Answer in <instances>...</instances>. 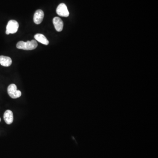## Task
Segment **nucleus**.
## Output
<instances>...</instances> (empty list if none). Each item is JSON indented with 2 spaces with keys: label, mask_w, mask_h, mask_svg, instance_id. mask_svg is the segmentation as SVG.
Masks as SVG:
<instances>
[{
  "label": "nucleus",
  "mask_w": 158,
  "mask_h": 158,
  "mask_svg": "<svg viewBox=\"0 0 158 158\" xmlns=\"http://www.w3.org/2000/svg\"><path fill=\"white\" fill-rule=\"evenodd\" d=\"M37 42L35 40H32L31 41L24 42L20 41L18 42L16 45L17 48L24 50H32L35 49L37 47Z\"/></svg>",
  "instance_id": "obj_1"
},
{
  "label": "nucleus",
  "mask_w": 158,
  "mask_h": 158,
  "mask_svg": "<svg viewBox=\"0 0 158 158\" xmlns=\"http://www.w3.org/2000/svg\"><path fill=\"white\" fill-rule=\"evenodd\" d=\"M19 27V24L16 21L11 20L8 22L6 26L7 34H15L17 32Z\"/></svg>",
  "instance_id": "obj_2"
},
{
  "label": "nucleus",
  "mask_w": 158,
  "mask_h": 158,
  "mask_svg": "<svg viewBox=\"0 0 158 158\" xmlns=\"http://www.w3.org/2000/svg\"><path fill=\"white\" fill-rule=\"evenodd\" d=\"M7 93L10 97L12 98L16 99L21 97V92L17 90L16 84H11L7 87Z\"/></svg>",
  "instance_id": "obj_3"
},
{
  "label": "nucleus",
  "mask_w": 158,
  "mask_h": 158,
  "mask_svg": "<svg viewBox=\"0 0 158 158\" xmlns=\"http://www.w3.org/2000/svg\"><path fill=\"white\" fill-rule=\"evenodd\" d=\"M56 13L59 16L65 17H67L69 15L67 7L64 3H61L59 4L56 9Z\"/></svg>",
  "instance_id": "obj_4"
},
{
  "label": "nucleus",
  "mask_w": 158,
  "mask_h": 158,
  "mask_svg": "<svg viewBox=\"0 0 158 158\" xmlns=\"http://www.w3.org/2000/svg\"><path fill=\"white\" fill-rule=\"evenodd\" d=\"M44 17V12L42 10L39 9L36 11L34 16V21L36 24H40L41 23Z\"/></svg>",
  "instance_id": "obj_5"
},
{
  "label": "nucleus",
  "mask_w": 158,
  "mask_h": 158,
  "mask_svg": "<svg viewBox=\"0 0 158 158\" xmlns=\"http://www.w3.org/2000/svg\"><path fill=\"white\" fill-rule=\"evenodd\" d=\"M53 23L57 31L61 32L63 31L64 25L63 22L60 18L58 17H54L53 19Z\"/></svg>",
  "instance_id": "obj_6"
},
{
  "label": "nucleus",
  "mask_w": 158,
  "mask_h": 158,
  "mask_svg": "<svg viewBox=\"0 0 158 158\" xmlns=\"http://www.w3.org/2000/svg\"><path fill=\"white\" fill-rule=\"evenodd\" d=\"M4 119L7 124H12L14 119L13 112L10 110H6L4 114Z\"/></svg>",
  "instance_id": "obj_7"
},
{
  "label": "nucleus",
  "mask_w": 158,
  "mask_h": 158,
  "mask_svg": "<svg viewBox=\"0 0 158 158\" xmlns=\"http://www.w3.org/2000/svg\"><path fill=\"white\" fill-rule=\"evenodd\" d=\"M12 60L10 57L1 55L0 56V64L4 67H8L12 65Z\"/></svg>",
  "instance_id": "obj_8"
},
{
  "label": "nucleus",
  "mask_w": 158,
  "mask_h": 158,
  "mask_svg": "<svg viewBox=\"0 0 158 158\" xmlns=\"http://www.w3.org/2000/svg\"><path fill=\"white\" fill-rule=\"evenodd\" d=\"M34 38L36 40L38 41L40 43H41L43 45H48L49 43L45 36L42 34H36L35 35Z\"/></svg>",
  "instance_id": "obj_9"
},
{
  "label": "nucleus",
  "mask_w": 158,
  "mask_h": 158,
  "mask_svg": "<svg viewBox=\"0 0 158 158\" xmlns=\"http://www.w3.org/2000/svg\"><path fill=\"white\" fill-rule=\"evenodd\" d=\"M1 118H0V122H1Z\"/></svg>",
  "instance_id": "obj_10"
}]
</instances>
